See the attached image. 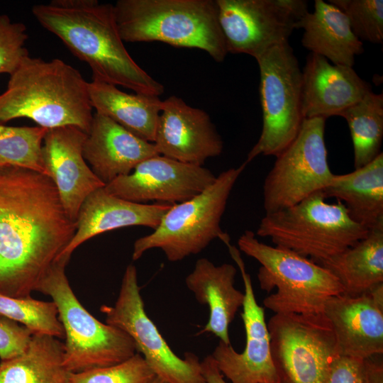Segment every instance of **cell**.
<instances>
[{"mask_svg":"<svg viewBox=\"0 0 383 383\" xmlns=\"http://www.w3.org/2000/svg\"><path fill=\"white\" fill-rule=\"evenodd\" d=\"M75 231L48 176L0 165V294L31 296Z\"/></svg>","mask_w":383,"mask_h":383,"instance_id":"1","label":"cell"},{"mask_svg":"<svg viewBox=\"0 0 383 383\" xmlns=\"http://www.w3.org/2000/svg\"><path fill=\"white\" fill-rule=\"evenodd\" d=\"M36 21L85 62L92 80L159 96L164 86L131 57L115 19L113 5L97 0H52L32 8Z\"/></svg>","mask_w":383,"mask_h":383,"instance_id":"2","label":"cell"},{"mask_svg":"<svg viewBox=\"0 0 383 383\" xmlns=\"http://www.w3.org/2000/svg\"><path fill=\"white\" fill-rule=\"evenodd\" d=\"M87 83L60 59L28 55L0 94V124L26 118L47 129L73 126L88 133L94 114Z\"/></svg>","mask_w":383,"mask_h":383,"instance_id":"3","label":"cell"},{"mask_svg":"<svg viewBox=\"0 0 383 383\" xmlns=\"http://www.w3.org/2000/svg\"><path fill=\"white\" fill-rule=\"evenodd\" d=\"M113 11L123 42L198 48L218 62L228 54L216 0H118Z\"/></svg>","mask_w":383,"mask_h":383,"instance_id":"4","label":"cell"},{"mask_svg":"<svg viewBox=\"0 0 383 383\" xmlns=\"http://www.w3.org/2000/svg\"><path fill=\"white\" fill-rule=\"evenodd\" d=\"M239 249L257 260L263 301L274 313L318 314L331 297L344 293L338 279L326 267L296 252L260 242L251 231L238 238Z\"/></svg>","mask_w":383,"mask_h":383,"instance_id":"5","label":"cell"},{"mask_svg":"<svg viewBox=\"0 0 383 383\" xmlns=\"http://www.w3.org/2000/svg\"><path fill=\"white\" fill-rule=\"evenodd\" d=\"M326 199L318 192L292 206L265 213L256 235L321 264L369 231L350 218L343 204H329Z\"/></svg>","mask_w":383,"mask_h":383,"instance_id":"6","label":"cell"},{"mask_svg":"<svg viewBox=\"0 0 383 383\" xmlns=\"http://www.w3.org/2000/svg\"><path fill=\"white\" fill-rule=\"evenodd\" d=\"M68 260L57 259L36 292L51 297L65 331L63 364L70 372H81L121 363L137 353L124 331L104 323L79 302L65 274Z\"/></svg>","mask_w":383,"mask_h":383,"instance_id":"7","label":"cell"},{"mask_svg":"<svg viewBox=\"0 0 383 383\" xmlns=\"http://www.w3.org/2000/svg\"><path fill=\"white\" fill-rule=\"evenodd\" d=\"M246 165L243 162L222 172L203 192L172 205L150 234L135 241L133 260L158 248L170 262H178L199 254L214 239L229 243L230 237L222 230L221 221L231 192Z\"/></svg>","mask_w":383,"mask_h":383,"instance_id":"8","label":"cell"},{"mask_svg":"<svg viewBox=\"0 0 383 383\" xmlns=\"http://www.w3.org/2000/svg\"><path fill=\"white\" fill-rule=\"evenodd\" d=\"M255 60L260 69L262 128L246 165L260 155L278 156L296 138L304 120L302 72L289 43L272 47Z\"/></svg>","mask_w":383,"mask_h":383,"instance_id":"9","label":"cell"},{"mask_svg":"<svg viewBox=\"0 0 383 383\" xmlns=\"http://www.w3.org/2000/svg\"><path fill=\"white\" fill-rule=\"evenodd\" d=\"M267 326L278 383H323L338 356L326 316L274 313Z\"/></svg>","mask_w":383,"mask_h":383,"instance_id":"10","label":"cell"},{"mask_svg":"<svg viewBox=\"0 0 383 383\" xmlns=\"http://www.w3.org/2000/svg\"><path fill=\"white\" fill-rule=\"evenodd\" d=\"M100 311L107 324L131 338L155 376L167 383H206L199 358L189 352L183 357L177 355L148 316L133 265L126 267L115 304L103 305Z\"/></svg>","mask_w":383,"mask_h":383,"instance_id":"11","label":"cell"},{"mask_svg":"<svg viewBox=\"0 0 383 383\" xmlns=\"http://www.w3.org/2000/svg\"><path fill=\"white\" fill-rule=\"evenodd\" d=\"M325 122L323 118L304 119L296 138L276 157L263 184L265 213L292 206L331 182Z\"/></svg>","mask_w":383,"mask_h":383,"instance_id":"12","label":"cell"},{"mask_svg":"<svg viewBox=\"0 0 383 383\" xmlns=\"http://www.w3.org/2000/svg\"><path fill=\"white\" fill-rule=\"evenodd\" d=\"M228 52L255 59L268 49L289 43L309 11L304 0H216Z\"/></svg>","mask_w":383,"mask_h":383,"instance_id":"13","label":"cell"},{"mask_svg":"<svg viewBox=\"0 0 383 383\" xmlns=\"http://www.w3.org/2000/svg\"><path fill=\"white\" fill-rule=\"evenodd\" d=\"M216 178L204 166L157 155L142 161L130 174L117 177L104 189L110 194L135 203L174 205L199 194Z\"/></svg>","mask_w":383,"mask_h":383,"instance_id":"14","label":"cell"},{"mask_svg":"<svg viewBox=\"0 0 383 383\" xmlns=\"http://www.w3.org/2000/svg\"><path fill=\"white\" fill-rule=\"evenodd\" d=\"M226 246L243 281L245 297L241 318L246 342L243 351L238 353L231 344L219 340L211 355L221 374L232 383H278L264 308L256 301L250 276L246 272L238 249L231 243Z\"/></svg>","mask_w":383,"mask_h":383,"instance_id":"15","label":"cell"},{"mask_svg":"<svg viewBox=\"0 0 383 383\" xmlns=\"http://www.w3.org/2000/svg\"><path fill=\"white\" fill-rule=\"evenodd\" d=\"M323 313L333 331L338 355L365 360L383 353V284L357 296H333Z\"/></svg>","mask_w":383,"mask_h":383,"instance_id":"16","label":"cell"},{"mask_svg":"<svg viewBox=\"0 0 383 383\" xmlns=\"http://www.w3.org/2000/svg\"><path fill=\"white\" fill-rule=\"evenodd\" d=\"M153 143L160 155L201 166L223 148L209 114L176 96L162 101Z\"/></svg>","mask_w":383,"mask_h":383,"instance_id":"17","label":"cell"},{"mask_svg":"<svg viewBox=\"0 0 383 383\" xmlns=\"http://www.w3.org/2000/svg\"><path fill=\"white\" fill-rule=\"evenodd\" d=\"M87 133L73 126L49 128L43 138L41 157L64 209L77 221L79 209L93 192L105 187L83 156Z\"/></svg>","mask_w":383,"mask_h":383,"instance_id":"18","label":"cell"},{"mask_svg":"<svg viewBox=\"0 0 383 383\" xmlns=\"http://www.w3.org/2000/svg\"><path fill=\"white\" fill-rule=\"evenodd\" d=\"M301 72L304 119L340 116L372 91L352 67L333 65L312 52L307 56Z\"/></svg>","mask_w":383,"mask_h":383,"instance_id":"19","label":"cell"},{"mask_svg":"<svg viewBox=\"0 0 383 383\" xmlns=\"http://www.w3.org/2000/svg\"><path fill=\"white\" fill-rule=\"evenodd\" d=\"M157 155L154 143L136 136L106 116L94 113L84 143L83 156L106 185Z\"/></svg>","mask_w":383,"mask_h":383,"instance_id":"20","label":"cell"},{"mask_svg":"<svg viewBox=\"0 0 383 383\" xmlns=\"http://www.w3.org/2000/svg\"><path fill=\"white\" fill-rule=\"evenodd\" d=\"M170 204H140L108 193L104 187L90 194L83 202L76 221L75 233L57 258L70 260L81 244L99 234L128 226L155 230L171 208Z\"/></svg>","mask_w":383,"mask_h":383,"instance_id":"21","label":"cell"},{"mask_svg":"<svg viewBox=\"0 0 383 383\" xmlns=\"http://www.w3.org/2000/svg\"><path fill=\"white\" fill-rule=\"evenodd\" d=\"M236 273V268L231 264L216 265L202 257L186 277L187 288L199 303L207 305L209 309V321L198 335L212 333L219 340L231 344L229 325L243 306L245 297L244 293L234 286Z\"/></svg>","mask_w":383,"mask_h":383,"instance_id":"22","label":"cell"},{"mask_svg":"<svg viewBox=\"0 0 383 383\" xmlns=\"http://www.w3.org/2000/svg\"><path fill=\"white\" fill-rule=\"evenodd\" d=\"M299 28L304 30L302 45L333 65L353 67L355 57L364 52L345 14L330 2L316 0L313 11L306 13Z\"/></svg>","mask_w":383,"mask_h":383,"instance_id":"23","label":"cell"},{"mask_svg":"<svg viewBox=\"0 0 383 383\" xmlns=\"http://www.w3.org/2000/svg\"><path fill=\"white\" fill-rule=\"evenodd\" d=\"M322 192L343 204L350 218L367 229L383 223V153L351 172L333 174Z\"/></svg>","mask_w":383,"mask_h":383,"instance_id":"24","label":"cell"},{"mask_svg":"<svg viewBox=\"0 0 383 383\" xmlns=\"http://www.w3.org/2000/svg\"><path fill=\"white\" fill-rule=\"evenodd\" d=\"M90 102L96 113L106 116L136 136L154 143L162 101L158 96L131 94L116 86L92 80L87 83Z\"/></svg>","mask_w":383,"mask_h":383,"instance_id":"25","label":"cell"},{"mask_svg":"<svg viewBox=\"0 0 383 383\" xmlns=\"http://www.w3.org/2000/svg\"><path fill=\"white\" fill-rule=\"evenodd\" d=\"M320 265L338 279L347 295H360L383 284V223Z\"/></svg>","mask_w":383,"mask_h":383,"instance_id":"26","label":"cell"},{"mask_svg":"<svg viewBox=\"0 0 383 383\" xmlns=\"http://www.w3.org/2000/svg\"><path fill=\"white\" fill-rule=\"evenodd\" d=\"M64 343L44 335H33L21 355L0 362V383H70L63 364Z\"/></svg>","mask_w":383,"mask_h":383,"instance_id":"27","label":"cell"},{"mask_svg":"<svg viewBox=\"0 0 383 383\" xmlns=\"http://www.w3.org/2000/svg\"><path fill=\"white\" fill-rule=\"evenodd\" d=\"M339 116L349 126L354 150V167L360 168L374 160L382 152L383 138V94L372 91Z\"/></svg>","mask_w":383,"mask_h":383,"instance_id":"28","label":"cell"},{"mask_svg":"<svg viewBox=\"0 0 383 383\" xmlns=\"http://www.w3.org/2000/svg\"><path fill=\"white\" fill-rule=\"evenodd\" d=\"M47 130L0 124V165L25 167L48 176L41 157Z\"/></svg>","mask_w":383,"mask_h":383,"instance_id":"29","label":"cell"},{"mask_svg":"<svg viewBox=\"0 0 383 383\" xmlns=\"http://www.w3.org/2000/svg\"><path fill=\"white\" fill-rule=\"evenodd\" d=\"M0 316L20 323L33 335L65 339L57 308L52 301H40L31 296L12 298L0 294Z\"/></svg>","mask_w":383,"mask_h":383,"instance_id":"30","label":"cell"},{"mask_svg":"<svg viewBox=\"0 0 383 383\" xmlns=\"http://www.w3.org/2000/svg\"><path fill=\"white\" fill-rule=\"evenodd\" d=\"M347 16L355 36L362 42L383 41L382 0H329Z\"/></svg>","mask_w":383,"mask_h":383,"instance_id":"31","label":"cell"},{"mask_svg":"<svg viewBox=\"0 0 383 383\" xmlns=\"http://www.w3.org/2000/svg\"><path fill=\"white\" fill-rule=\"evenodd\" d=\"M155 374L137 353L113 365L81 372H71L70 383H148Z\"/></svg>","mask_w":383,"mask_h":383,"instance_id":"32","label":"cell"},{"mask_svg":"<svg viewBox=\"0 0 383 383\" xmlns=\"http://www.w3.org/2000/svg\"><path fill=\"white\" fill-rule=\"evenodd\" d=\"M374 357L363 360L337 356L323 383H383L382 362Z\"/></svg>","mask_w":383,"mask_h":383,"instance_id":"33","label":"cell"},{"mask_svg":"<svg viewBox=\"0 0 383 383\" xmlns=\"http://www.w3.org/2000/svg\"><path fill=\"white\" fill-rule=\"evenodd\" d=\"M26 26L12 22L6 14L0 15V74L9 75L29 55L24 45L28 38Z\"/></svg>","mask_w":383,"mask_h":383,"instance_id":"34","label":"cell"},{"mask_svg":"<svg viewBox=\"0 0 383 383\" xmlns=\"http://www.w3.org/2000/svg\"><path fill=\"white\" fill-rule=\"evenodd\" d=\"M33 333L17 322L0 316V359L1 361L16 357L28 348Z\"/></svg>","mask_w":383,"mask_h":383,"instance_id":"35","label":"cell"},{"mask_svg":"<svg viewBox=\"0 0 383 383\" xmlns=\"http://www.w3.org/2000/svg\"><path fill=\"white\" fill-rule=\"evenodd\" d=\"M201 370L206 383H227L211 355L201 362Z\"/></svg>","mask_w":383,"mask_h":383,"instance_id":"36","label":"cell"},{"mask_svg":"<svg viewBox=\"0 0 383 383\" xmlns=\"http://www.w3.org/2000/svg\"><path fill=\"white\" fill-rule=\"evenodd\" d=\"M148 383H167L160 377L155 376V377Z\"/></svg>","mask_w":383,"mask_h":383,"instance_id":"37","label":"cell"},{"mask_svg":"<svg viewBox=\"0 0 383 383\" xmlns=\"http://www.w3.org/2000/svg\"></svg>","mask_w":383,"mask_h":383,"instance_id":"38","label":"cell"}]
</instances>
